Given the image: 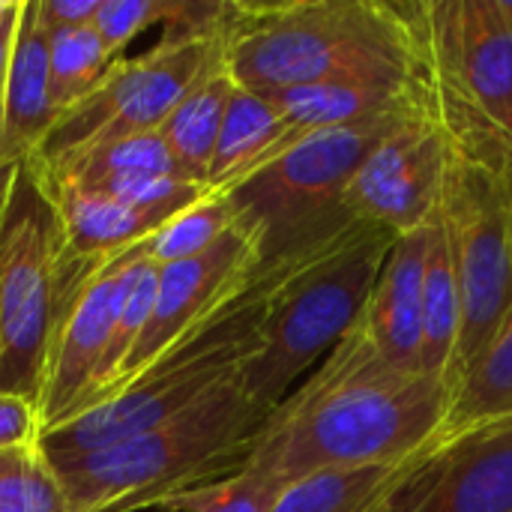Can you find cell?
Masks as SVG:
<instances>
[{"instance_id":"22","label":"cell","mask_w":512,"mask_h":512,"mask_svg":"<svg viewBox=\"0 0 512 512\" xmlns=\"http://www.w3.org/2000/svg\"><path fill=\"white\" fill-rule=\"evenodd\" d=\"M282 132H285V123L276 105L261 93L237 87L228 102L222 132L216 141L210 180H207L210 189L228 192L231 186H237L258 168H264Z\"/></svg>"},{"instance_id":"20","label":"cell","mask_w":512,"mask_h":512,"mask_svg":"<svg viewBox=\"0 0 512 512\" xmlns=\"http://www.w3.org/2000/svg\"><path fill=\"white\" fill-rule=\"evenodd\" d=\"M237 90V81L225 69L222 54L210 63V69L195 81V87L180 99L165 126L159 129L168 150L174 153L186 180L210 186V165L216 153V141L222 132V120L228 102Z\"/></svg>"},{"instance_id":"14","label":"cell","mask_w":512,"mask_h":512,"mask_svg":"<svg viewBox=\"0 0 512 512\" xmlns=\"http://www.w3.org/2000/svg\"><path fill=\"white\" fill-rule=\"evenodd\" d=\"M132 255H135V246L114 255L108 264H102L93 273V279L81 288L72 309L66 312L54 336L51 354H48L45 387L39 399L42 432L66 423L84 402L93 384V375L102 363L114 321H117L123 282H126Z\"/></svg>"},{"instance_id":"26","label":"cell","mask_w":512,"mask_h":512,"mask_svg":"<svg viewBox=\"0 0 512 512\" xmlns=\"http://www.w3.org/2000/svg\"><path fill=\"white\" fill-rule=\"evenodd\" d=\"M0 512H72L39 444L0 450Z\"/></svg>"},{"instance_id":"28","label":"cell","mask_w":512,"mask_h":512,"mask_svg":"<svg viewBox=\"0 0 512 512\" xmlns=\"http://www.w3.org/2000/svg\"><path fill=\"white\" fill-rule=\"evenodd\" d=\"M282 483L273 477H264L252 468H237L228 477H219L204 486L183 489L177 495H168L156 504V510L165 512H273Z\"/></svg>"},{"instance_id":"1","label":"cell","mask_w":512,"mask_h":512,"mask_svg":"<svg viewBox=\"0 0 512 512\" xmlns=\"http://www.w3.org/2000/svg\"><path fill=\"white\" fill-rule=\"evenodd\" d=\"M447 408V384L387 363L357 318L267 417L243 468L288 486L324 468L402 465L438 441Z\"/></svg>"},{"instance_id":"19","label":"cell","mask_w":512,"mask_h":512,"mask_svg":"<svg viewBox=\"0 0 512 512\" xmlns=\"http://www.w3.org/2000/svg\"><path fill=\"white\" fill-rule=\"evenodd\" d=\"M512 423V306L486 348L459 375L438 441Z\"/></svg>"},{"instance_id":"16","label":"cell","mask_w":512,"mask_h":512,"mask_svg":"<svg viewBox=\"0 0 512 512\" xmlns=\"http://www.w3.org/2000/svg\"><path fill=\"white\" fill-rule=\"evenodd\" d=\"M429 228L396 237L381 267V276L369 294V303L360 315L381 357L408 372H423L420 342H423V276H426Z\"/></svg>"},{"instance_id":"6","label":"cell","mask_w":512,"mask_h":512,"mask_svg":"<svg viewBox=\"0 0 512 512\" xmlns=\"http://www.w3.org/2000/svg\"><path fill=\"white\" fill-rule=\"evenodd\" d=\"M393 243L390 231L357 222L324 252L273 276L258 351L240 369V384L261 411L273 414L294 393L297 378L357 324Z\"/></svg>"},{"instance_id":"11","label":"cell","mask_w":512,"mask_h":512,"mask_svg":"<svg viewBox=\"0 0 512 512\" xmlns=\"http://www.w3.org/2000/svg\"><path fill=\"white\" fill-rule=\"evenodd\" d=\"M453 159V138L435 105L399 123L357 168L345 204L354 222H369L393 237L435 222Z\"/></svg>"},{"instance_id":"2","label":"cell","mask_w":512,"mask_h":512,"mask_svg":"<svg viewBox=\"0 0 512 512\" xmlns=\"http://www.w3.org/2000/svg\"><path fill=\"white\" fill-rule=\"evenodd\" d=\"M222 60L252 93L318 81H429L426 12L393 0H228Z\"/></svg>"},{"instance_id":"8","label":"cell","mask_w":512,"mask_h":512,"mask_svg":"<svg viewBox=\"0 0 512 512\" xmlns=\"http://www.w3.org/2000/svg\"><path fill=\"white\" fill-rule=\"evenodd\" d=\"M426 69L453 147L512 168V21L501 0H423Z\"/></svg>"},{"instance_id":"12","label":"cell","mask_w":512,"mask_h":512,"mask_svg":"<svg viewBox=\"0 0 512 512\" xmlns=\"http://www.w3.org/2000/svg\"><path fill=\"white\" fill-rule=\"evenodd\" d=\"M258 282V249L249 231L240 225H234L213 249L159 267L153 315L141 339L135 342L114 393H120L135 375H141L183 336L222 315Z\"/></svg>"},{"instance_id":"25","label":"cell","mask_w":512,"mask_h":512,"mask_svg":"<svg viewBox=\"0 0 512 512\" xmlns=\"http://www.w3.org/2000/svg\"><path fill=\"white\" fill-rule=\"evenodd\" d=\"M234 225H237V213L228 195L210 189L195 204H189L174 219H168L153 237H147L144 249L156 267H165L213 249Z\"/></svg>"},{"instance_id":"27","label":"cell","mask_w":512,"mask_h":512,"mask_svg":"<svg viewBox=\"0 0 512 512\" xmlns=\"http://www.w3.org/2000/svg\"><path fill=\"white\" fill-rule=\"evenodd\" d=\"M48 63H51V99L63 114L69 111L114 63L102 39L90 24L48 33Z\"/></svg>"},{"instance_id":"23","label":"cell","mask_w":512,"mask_h":512,"mask_svg":"<svg viewBox=\"0 0 512 512\" xmlns=\"http://www.w3.org/2000/svg\"><path fill=\"white\" fill-rule=\"evenodd\" d=\"M402 465H366V468H324L288 483L273 512H375L399 480L411 471Z\"/></svg>"},{"instance_id":"10","label":"cell","mask_w":512,"mask_h":512,"mask_svg":"<svg viewBox=\"0 0 512 512\" xmlns=\"http://www.w3.org/2000/svg\"><path fill=\"white\" fill-rule=\"evenodd\" d=\"M219 54L222 30L213 36H162V42L141 57H117L102 78L60 114L36 153L54 165L102 144L159 132Z\"/></svg>"},{"instance_id":"4","label":"cell","mask_w":512,"mask_h":512,"mask_svg":"<svg viewBox=\"0 0 512 512\" xmlns=\"http://www.w3.org/2000/svg\"><path fill=\"white\" fill-rule=\"evenodd\" d=\"M108 261L69 252L48 165L36 150L21 156L0 222V393L39 408L54 336Z\"/></svg>"},{"instance_id":"7","label":"cell","mask_w":512,"mask_h":512,"mask_svg":"<svg viewBox=\"0 0 512 512\" xmlns=\"http://www.w3.org/2000/svg\"><path fill=\"white\" fill-rule=\"evenodd\" d=\"M270 282L273 279H261L210 324L183 336L99 408L42 432L39 450L48 459L105 450L162 426L165 420L201 402L228 378L240 375L246 360H252L258 351V330Z\"/></svg>"},{"instance_id":"15","label":"cell","mask_w":512,"mask_h":512,"mask_svg":"<svg viewBox=\"0 0 512 512\" xmlns=\"http://www.w3.org/2000/svg\"><path fill=\"white\" fill-rule=\"evenodd\" d=\"M261 96L276 105L285 123L270 159L315 132L342 129L435 102L429 81H318Z\"/></svg>"},{"instance_id":"31","label":"cell","mask_w":512,"mask_h":512,"mask_svg":"<svg viewBox=\"0 0 512 512\" xmlns=\"http://www.w3.org/2000/svg\"><path fill=\"white\" fill-rule=\"evenodd\" d=\"M102 0H39V21L45 33L84 27L93 21Z\"/></svg>"},{"instance_id":"13","label":"cell","mask_w":512,"mask_h":512,"mask_svg":"<svg viewBox=\"0 0 512 512\" xmlns=\"http://www.w3.org/2000/svg\"><path fill=\"white\" fill-rule=\"evenodd\" d=\"M375 512H512V423L435 441Z\"/></svg>"},{"instance_id":"33","label":"cell","mask_w":512,"mask_h":512,"mask_svg":"<svg viewBox=\"0 0 512 512\" xmlns=\"http://www.w3.org/2000/svg\"><path fill=\"white\" fill-rule=\"evenodd\" d=\"M18 162L15 156H0V222H3V210L9 204V192H12V183H15V174H18Z\"/></svg>"},{"instance_id":"17","label":"cell","mask_w":512,"mask_h":512,"mask_svg":"<svg viewBox=\"0 0 512 512\" xmlns=\"http://www.w3.org/2000/svg\"><path fill=\"white\" fill-rule=\"evenodd\" d=\"M60 111L51 99L48 33L39 21V0H21L18 30L6 81L3 156H27L42 147Z\"/></svg>"},{"instance_id":"35","label":"cell","mask_w":512,"mask_h":512,"mask_svg":"<svg viewBox=\"0 0 512 512\" xmlns=\"http://www.w3.org/2000/svg\"><path fill=\"white\" fill-rule=\"evenodd\" d=\"M6 3H9V0H0V15H3V9H6Z\"/></svg>"},{"instance_id":"9","label":"cell","mask_w":512,"mask_h":512,"mask_svg":"<svg viewBox=\"0 0 512 512\" xmlns=\"http://www.w3.org/2000/svg\"><path fill=\"white\" fill-rule=\"evenodd\" d=\"M438 219L447 231L462 297L456 387L512 306V168L471 159L453 147Z\"/></svg>"},{"instance_id":"24","label":"cell","mask_w":512,"mask_h":512,"mask_svg":"<svg viewBox=\"0 0 512 512\" xmlns=\"http://www.w3.org/2000/svg\"><path fill=\"white\" fill-rule=\"evenodd\" d=\"M48 171L54 177H69L81 186L105 180V177H120V174L183 177V171H180L174 153L168 150L162 132H147V135H135V138H123L114 144H102V147L75 153L63 162L48 165Z\"/></svg>"},{"instance_id":"3","label":"cell","mask_w":512,"mask_h":512,"mask_svg":"<svg viewBox=\"0 0 512 512\" xmlns=\"http://www.w3.org/2000/svg\"><path fill=\"white\" fill-rule=\"evenodd\" d=\"M240 384H219L183 414L96 453L48 459L72 512H135L234 474L267 423Z\"/></svg>"},{"instance_id":"18","label":"cell","mask_w":512,"mask_h":512,"mask_svg":"<svg viewBox=\"0 0 512 512\" xmlns=\"http://www.w3.org/2000/svg\"><path fill=\"white\" fill-rule=\"evenodd\" d=\"M48 183H51V195H54V204H57V213L63 222L66 246L75 258L108 261L120 252L144 243L147 237H153L162 228L159 222H153L141 213H132L99 192L78 186L75 180L54 177L48 171Z\"/></svg>"},{"instance_id":"30","label":"cell","mask_w":512,"mask_h":512,"mask_svg":"<svg viewBox=\"0 0 512 512\" xmlns=\"http://www.w3.org/2000/svg\"><path fill=\"white\" fill-rule=\"evenodd\" d=\"M42 423L39 408L27 399L0 393V450L21 447V444H39Z\"/></svg>"},{"instance_id":"34","label":"cell","mask_w":512,"mask_h":512,"mask_svg":"<svg viewBox=\"0 0 512 512\" xmlns=\"http://www.w3.org/2000/svg\"><path fill=\"white\" fill-rule=\"evenodd\" d=\"M501 6H504V12H507V18L512 21V0H501Z\"/></svg>"},{"instance_id":"5","label":"cell","mask_w":512,"mask_h":512,"mask_svg":"<svg viewBox=\"0 0 512 512\" xmlns=\"http://www.w3.org/2000/svg\"><path fill=\"white\" fill-rule=\"evenodd\" d=\"M432 105L315 132L231 186L225 195L237 225L249 231L258 249V279L294 270L357 225L345 204L357 168L381 138Z\"/></svg>"},{"instance_id":"32","label":"cell","mask_w":512,"mask_h":512,"mask_svg":"<svg viewBox=\"0 0 512 512\" xmlns=\"http://www.w3.org/2000/svg\"><path fill=\"white\" fill-rule=\"evenodd\" d=\"M18 12L21 0H9L0 15V156H3V117H6V81H9V60L18 30Z\"/></svg>"},{"instance_id":"29","label":"cell","mask_w":512,"mask_h":512,"mask_svg":"<svg viewBox=\"0 0 512 512\" xmlns=\"http://www.w3.org/2000/svg\"><path fill=\"white\" fill-rule=\"evenodd\" d=\"M177 9V0H102L90 27L102 39L111 60L120 57V51L147 27L168 24Z\"/></svg>"},{"instance_id":"21","label":"cell","mask_w":512,"mask_h":512,"mask_svg":"<svg viewBox=\"0 0 512 512\" xmlns=\"http://www.w3.org/2000/svg\"><path fill=\"white\" fill-rule=\"evenodd\" d=\"M462 336V297L459 279L447 243V231L435 216L429 228L426 249V276H423V342H420V369L447 384L453 393V369Z\"/></svg>"}]
</instances>
